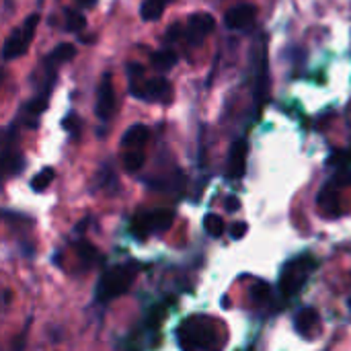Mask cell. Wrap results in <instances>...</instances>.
Instances as JSON below:
<instances>
[{"mask_svg":"<svg viewBox=\"0 0 351 351\" xmlns=\"http://www.w3.org/2000/svg\"><path fill=\"white\" fill-rule=\"evenodd\" d=\"M39 23V14H29L25 19V23L12 31V35L4 41V49H2V56L4 60H14L19 56H23L35 35V27Z\"/></svg>","mask_w":351,"mask_h":351,"instance_id":"277c9868","label":"cell"},{"mask_svg":"<svg viewBox=\"0 0 351 351\" xmlns=\"http://www.w3.org/2000/svg\"><path fill=\"white\" fill-rule=\"evenodd\" d=\"M123 167H125V171H130V173L140 171V169L144 167V154H142L140 150L128 152V154L123 156Z\"/></svg>","mask_w":351,"mask_h":351,"instance_id":"d6986e66","label":"cell"},{"mask_svg":"<svg viewBox=\"0 0 351 351\" xmlns=\"http://www.w3.org/2000/svg\"><path fill=\"white\" fill-rule=\"evenodd\" d=\"M350 308H351V300H350Z\"/></svg>","mask_w":351,"mask_h":351,"instance_id":"f1b7e54d","label":"cell"},{"mask_svg":"<svg viewBox=\"0 0 351 351\" xmlns=\"http://www.w3.org/2000/svg\"><path fill=\"white\" fill-rule=\"evenodd\" d=\"M319 206L329 216L339 214V193H337L335 185H325L323 187V191L319 193Z\"/></svg>","mask_w":351,"mask_h":351,"instance_id":"4fadbf2b","label":"cell"},{"mask_svg":"<svg viewBox=\"0 0 351 351\" xmlns=\"http://www.w3.org/2000/svg\"><path fill=\"white\" fill-rule=\"evenodd\" d=\"M4 304H10V292H4Z\"/></svg>","mask_w":351,"mask_h":351,"instance_id":"83f0119b","label":"cell"},{"mask_svg":"<svg viewBox=\"0 0 351 351\" xmlns=\"http://www.w3.org/2000/svg\"><path fill=\"white\" fill-rule=\"evenodd\" d=\"M179 35H181V33H179V25H173V27H171V31H169V39L173 41V39H177Z\"/></svg>","mask_w":351,"mask_h":351,"instance_id":"484cf974","label":"cell"},{"mask_svg":"<svg viewBox=\"0 0 351 351\" xmlns=\"http://www.w3.org/2000/svg\"><path fill=\"white\" fill-rule=\"evenodd\" d=\"M313 267H315V261L311 257H300V259L288 263L286 269H284V274H282V278H280V292L286 298H290L296 292H300V288L308 280Z\"/></svg>","mask_w":351,"mask_h":351,"instance_id":"3957f363","label":"cell"},{"mask_svg":"<svg viewBox=\"0 0 351 351\" xmlns=\"http://www.w3.org/2000/svg\"><path fill=\"white\" fill-rule=\"evenodd\" d=\"M239 208H241L239 197H234V195H232V197H228V199H226V210H228V212H237Z\"/></svg>","mask_w":351,"mask_h":351,"instance_id":"d4e9b609","label":"cell"},{"mask_svg":"<svg viewBox=\"0 0 351 351\" xmlns=\"http://www.w3.org/2000/svg\"><path fill=\"white\" fill-rule=\"evenodd\" d=\"M76 2H78V4H80L82 8H93V6H95V4H97L99 0H76Z\"/></svg>","mask_w":351,"mask_h":351,"instance_id":"4316f807","label":"cell"},{"mask_svg":"<svg viewBox=\"0 0 351 351\" xmlns=\"http://www.w3.org/2000/svg\"><path fill=\"white\" fill-rule=\"evenodd\" d=\"M177 53L173 51V49H160V51H154L152 56H150V62H152V66L156 68V70H162V72H167V70H171L175 64H177Z\"/></svg>","mask_w":351,"mask_h":351,"instance_id":"9a60e30c","label":"cell"},{"mask_svg":"<svg viewBox=\"0 0 351 351\" xmlns=\"http://www.w3.org/2000/svg\"><path fill=\"white\" fill-rule=\"evenodd\" d=\"M171 2H175V0H144L142 8H140V14H142L144 21H156V19H160L162 10Z\"/></svg>","mask_w":351,"mask_h":351,"instance_id":"5bb4252c","label":"cell"},{"mask_svg":"<svg viewBox=\"0 0 351 351\" xmlns=\"http://www.w3.org/2000/svg\"><path fill=\"white\" fill-rule=\"evenodd\" d=\"M269 296H271V288H269L265 282H257V284L251 288V298H253V302H257V304H265V302L269 300Z\"/></svg>","mask_w":351,"mask_h":351,"instance_id":"44dd1931","label":"cell"},{"mask_svg":"<svg viewBox=\"0 0 351 351\" xmlns=\"http://www.w3.org/2000/svg\"><path fill=\"white\" fill-rule=\"evenodd\" d=\"M216 27V21L212 14L208 12H195L189 16V23H187V39L189 43H202L206 35H210Z\"/></svg>","mask_w":351,"mask_h":351,"instance_id":"52a82bcc","label":"cell"},{"mask_svg":"<svg viewBox=\"0 0 351 351\" xmlns=\"http://www.w3.org/2000/svg\"><path fill=\"white\" fill-rule=\"evenodd\" d=\"M255 16H257V8L253 4H239L234 8H230L226 12V27L228 29H234V31H241V29H247L255 23Z\"/></svg>","mask_w":351,"mask_h":351,"instance_id":"ba28073f","label":"cell"},{"mask_svg":"<svg viewBox=\"0 0 351 351\" xmlns=\"http://www.w3.org/2000/svg\"><path fill=\"white\" fill-rule=\"evenodd\" d=\"M51 181H53V169L45 167L43 171H39V175H35V177H33L31 187H33L35 191H43L45 187H49V183H51Z\"/></svg>","mask_w":351,"mask_h":351,"instance_id":"ffe728a7","label":"cell"},{"mask_svg":"<svg viewBox=\"0 0 351 351\" xmlns=\"http://www.w3.org/2000/svg\"><path fill=\"white\" fill-rule=\"evenodd\" d=\"M179 346L183 351H216L218 325L210 317H189L177 331Z\"/></svg>","mask_w":351,"mask_h":351,"instance_id":"6da1fadb","label":"cell"},{"mask_svg":"<svg viewBox=\"0 0 351 351\" xmlns=\"http://www.w3.org/2000/svg\"><path fill=\"white\" fill-rule=\"evenodd\" d=\"M66 27H68L70 33H78V31H82V29L86 27V19H84L80 12L68 8V10H66Z\"/></svg>","mask_w":351,"mask_h":351,"instance_id":"ac0fdd59","label":"cell"},{"mask_svg":"<svg viewBox=\"0 0 351 351\" xmlns=\"http://www.w3.org/2000/svg\"><path fill=\"white\" fill-rule=\"evenodd\" d=\"M64 128H66L68 132H76V130H78V119H76V115L66 117V119H64Z\"/></svg>","mask_w":351,"mask_h":351,"instance_id":"cb8c5ba5","label":"cell"},{"mask_svg":"<svg viewBox=\"0 0 351 351\" xmlns=\"http://www.w3.org/2000/svg\"><path fill=\"white\" fill-rule=\"evenodd\" d=\"M74 56H76V47H74L72 43H60V45L51 51L49 62H53V64H64V62L72 60Z\"/></svg>","mask_w":351,"mask_h":351,"instance_id":"2e32d148","label":"cell"},{"mask_svg":"<svg viewBox=\"0 0 351 351\" xmlns=\"http://www.w3.org/2000/svg\"><path fill=\"white\" fill-rule=\"evenodd\" d=\"M294 327L300 335H311L317 327H319V313L315 308H302L298 315H296V321H294Z\"/></svg>","mask_w":351,"mask_h":351,"instance_id":"7c38bea8","label":"cell"},{"mask_svg":"<svg viewBox=\"0 0 351 351\" xmlns=\"http://www.w3.org/2000/svg\"><path fill=\"white\" fill-rule=\"evenodd\" d=\"M247 169V142L237 140L230 148V158H228V175L232 179H241Z\"/></svg>","mask_w":351,"mask_h":351,"instance_id":"30bf717a","label":"cell"},{"mask_svg":"<svg viewBox=\"0 0 351 351\" xmlns=\"http://www.w3.org/2000/svg\"><path fill=\"white\" fill-rule=\"evenodd\" d=\"M204 230L210 234V237H220L224 232V220L216 214H206L204 218Z\"/></svg>","mask_w":351,"mask_h":351,"instance_id":"e0dca14e","label":"cell"},{"mask_svg":"<svg viewBox=\"0 0 351 351\" xmlns=\"http://www.w3.org/2000/svg\"><path fill=\"white\" fill-rule=\"evenodd\" d=\"M173 220H175V212H173V210L158 208V210L142 212V214L136 216L134 230H136V234H140V237L152 234V232H165L167 228H171Z\"/></svg>","mask_w":351,"mask_h":351,"instance_id":"5b68a950","label":"cell"},{"mask_svg":"<svg viewBox=\"0 0 351 351\" xmlns=\"http://www.w3.org/2000/svg\"><path fill=\"white\" fill-rule=\"evenodd\" d=\"M148 136H150L148 128H146V125H142V123H138V125H132V128L123 134L121 144H123L125 148L140 150V148L148 142Z\"/></svg>","mask_w":351,"mask_h":351,"instance_id":"8fae6325","label":"cell"},{"mask_svg":"<svg viewBox=\"0 0 351 351\" xmlns=\"http://www.w3.org/2000/svg\"><path fill=\"white\" fill-rule=\"evenodd\" d=\"M136 278V271L132 265H121L115 269H109L103 274V278L99 280V288H97V298L101 302H109L121 294L128 292V288L132 286Z\"/></svg>","mask_w":351,"mask_h":351,"instance_id":"7a4b0ae2","label":"cell"},{"mask_svg":"<svg viewBox=\"0 0 351 351\" xmlns=\"http://www.w3.org/2000/svg\"><path fill=\"white\" fill-rule=\"evenodd\" d=\"M76 251H78V257L84 261V265H90L97 259V249L93 245H88V243H78Z\"/></svg>","mask_w":351,"mask_h":351,"instance_id":"7402d4cb","label":"cell"},{"mask_svg":"<svg viewBox=\"0 0 351 351\" xmlns=\"http://www.w3.org/2000/svg\"><path fill=\"white\" fill-rule=\"evenodd\" d=\"M113 109H115V90H113L109 74H105V78L99 86V93H97V115H99V119L107 121L113 115Z\"/></svg>","mask_w":351,"mask_h":351,"instance_id":"9c48e42d","label":"cell"},{"mask_svg":"<svg viewBox=\"0 0 351 351\" xmlns=\"http://www.w3.org/2000/svg\"><path fill=\"white\" fill-rule=\"evenodd\" d=\"M247 230H249V226H247L245 222H237V224L230 226V237H232L234 241H241V239L247 234Z\"/></svg>","mask_w":351,"mask_h":351,"instance_id":"603a6c76","label":"cell"},{"mask_svg":"<svg viewBox=\"0 0 351 351\" xmlns=\"http://www.w3.org/2000/svg\"><path fill=\"white\" fill-rule=\"evenodd\" d=\"M132 95L138 99H148V101H167L173 93V86L169 80L165 78H152L148 80L144 86H140L138 82H132L130 86Z\"/></svg>","mask_w":351,"mask_h":351,"instance_id":"8992f818","label":"cell"}]
</instances>
